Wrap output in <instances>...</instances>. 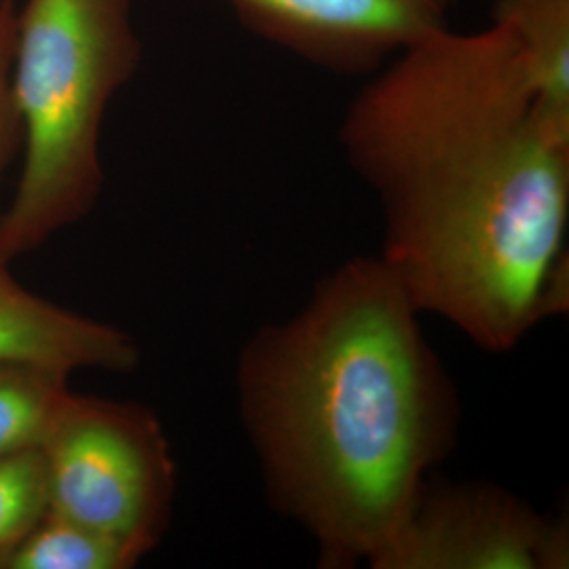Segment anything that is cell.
I'll return each instance as SVG.
<instances>
[{
    "label": "cell",
    "mask_w": 569,
    "mask_h": 569,
    "mask_svg": "<svg viewBox=\"0 0 569 569\" xmlns=\"http://www.w3.org/2000/svg\"><path fill=\"white\" fill-rule=\"evenodd\" d=\"M58 367L0 363V456L41 451L72 390Z\"/></svg>",
    "instance_id": "obj_9"
},
{
    "label": "cell",
    "mask_w": 569,
    "mask_h": 569,
    "mask_svg": "<svg viewBox=\"0 0 569 569\" xmlns=\"http://www.w3.org/2000/svg\"><path fill=\"white\" fill-rule=\"evenodd\" d=\"M569 531L491 483H432L371 569H566Z\"/></svg>",
    "instance_id": "obj_5"
},
{
    "label": "cell",
    "mask_w": 569,
    "mask_h": 569,
    "mask_svg": "<svg viewBox=\"0 0 569 569\" xmlns=\"http://www.w3.org/2000/svg\"><path fill=\"white\" fill-rule=\"evenodd\" d=\"M138 563L117 540L47 510L2 569H129Z\"/></svg>",
    "instance_id": "obj_10"
},
{
    "label": "cell",
    "mask_w": 569,
    "mask_h": 569,
    "mask_svg": "<svg viewBox=\"0 0 569 569\" xmlns=\"http://www.w3.org/2000/svg\"><path fill=\"white\" fill-rule=\"evenodd\" d=\"M9 264L0 258V363H39L68 373L138 367L140 350L129 333L37 296L16 281Z\"/></svg>",
    "instance_id": "obj_7"
},
{
    "label": "cell",
    "mask_w": 569,
    "mask_h": 569,
    "mask_svg": "<svg viewBox=\"0 0 569 569\" xmlns=\"http://www.w3.org/2000/svg\"><path fill=\"white\" fill-rule=\"evenodd\" d=\"M418 317L382 256H359L239 355L266 498L310 533L319 568H371L458 443L460 395Z\"/></svg>",
    "instance_id": "obj_1"
},
{
    "label": "cell",
    "mask_w": 569,
    "mask_h": 569,
    "mask_svg": "<svg viewBox=\"0 0 569 569\" xmlns=\"http://www.w3.org/2000/svg\"><path fill=\"white\" fill-rule=\"evenodd\" d=\"M41 451L49 510L117 540L140 561L159 547L178 472L148 407L72 392Z\"/></svg>",
    "instance_id": "obj_4"
},
{
    "label": "cell",
    "mask_w": 569,
    "mask_h": 569,
    "mask_svg": "<svg viewBox=\"0 0 569 569\" xmlns=\"http://www.w3.org/2000/svg\"><path fill=\"white\" fill-rule=\"evenodd\" d=\"M18 4V0H0V186L21 148V122L11 91ZM2 211L4 207H0V220Z\"/></svg>",
    "instance_id": "obj_12"
},
{
    "label": "cell",
    "mask_w": 569,
    "mask_h": 569,
    "mask_svg": "<svg viewBox=\"0 0 569 569\" xmlns=\"http://www.w3.org/2000/svg\"><path fill=\"white\" fill-rule=\"evenodd\" d=\"M348 164L420 315L502 355L568 310L569 121L517 91H443L376 122Z\"/></svg>",
    "instance_id": "obj_2"
},
{
    "label": "cell",
    "mask_w": 569,
    "mask_h": 569,
    "mask_svg": "<svg viewBox=\"0 0 569 569\" xmlns=\"http://www.w3.org/2000/svg\"><path fill=\"white\" fill-rule=\"evenodd\" d=\"M142 56L133 0L18 4L11 91L23 163L0 220L2 260L41 247L96 207L103 188V121Z\"/></svg>",
    "instance_id": "obj_3"
},
{
    "label": "cell",
    "mask_w": 569,
    "mask_h": 569,
    "mask_svg": "<svg viewBox=\"0 0 569 569\" xmlns=\"http://www.w3.org/2000/svg\"><path fill=\"white\" fill-rule=\"evenodd\" d=\"M47 510L42 451L0 456V569Z\"/></svg>",
    "instance_id": "obj_11"
},
{
    "label": "cell",
    "mask_w": 569,
    "mask_h": 569,
    "mask_svg": "<svg viewBox=\"0 0 569 569\" xmlns=\"http://www.w3.org/2000/svg\"><path fill=\"white\" fill-rule=\"evenodd\" d=\"M258 39L321 70L371 77L449 28L451 0H222Z\"/></svg>",
    "instance_id": "obj_6"
},
{
    "label": "cell",
    "mask_w": 569,
    "mask_h": 569,
    "mask_svg": "<svg viewBox=\"0 0 569 569\" xmlns=\"http://www.w3.org/2000/svg\"><path fill=\"white\" fill-rule=\"evenodd\" d=\"M491 23L509 32L542 102L569 119V0H493Z\"/></svg>",
    "instance_id": "obj_8"
}]
</instances>
